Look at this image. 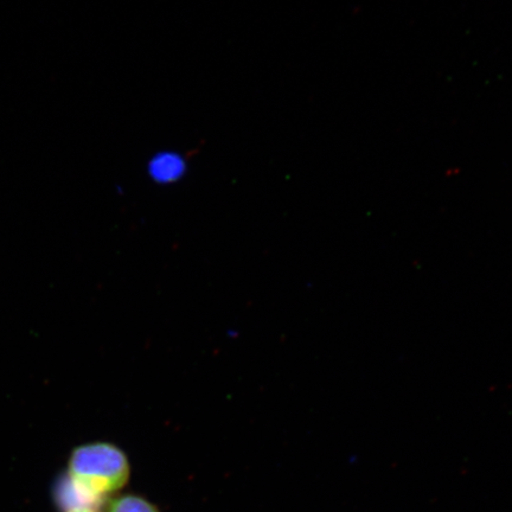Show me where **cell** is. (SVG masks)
<instances>
[{
	"label": "cell",
	"instance_id": "4",
	"mask_svg": "<svg viewBox=\"0 0 512 512\" xmlns=\"http://www.w3.org/2000/svg\"><path fill=\"white\" fill-rule=\"evenodd\" d=\"M67 512H95V510L81 509V510H72V511H67Z\"/></svg>",
	"mask_w": 512,
	"mask_h": 512
},
{
	"label": "cell",
	"instance_id": "3",
	"mask_svg": "<svg viewBox=\"0 0 512 512\" xmlns=\"http://www.w3.org/2000/svg\"><path fill=\"white\" fill-rule=\"evenodd\" d=\"M107 512H160L155 504L138 495H123L112 499Z\"/></svg>",
	"mask_w": 512,
	"mask_h": 512
},
{
	"label": "cell",
	"instance_id": "2",
	"mask_svg": "<svg viewBox=\"0 0 512 512\" xmlns=\"http://www.w3.org/2000/svg\"><path fill=\"white\" fill-rule=\"evenodd\" d=\"M149 171L156 182H175L185 172L184 159L175 152L159 153V155L152 158Z\"/></svg>",
	"mask_w": 512,
	"mask_h": 512
},
{
	"label": "cell",
	"instance_id": "1",
	"mask_svg": "<svg viewBox=\"0 0 512 512\" xmlns=\"http://www.w3.org/2000/svg\"><path fill=\"white\" fill-rule=\"evenodd\" d=\"M131 464L117 445L96 441L74 448L68 460V482L92 505L124 489Z\"/></svg>",
	"mask_w": 512,
	"mask_h": 512
}]
</instances>
